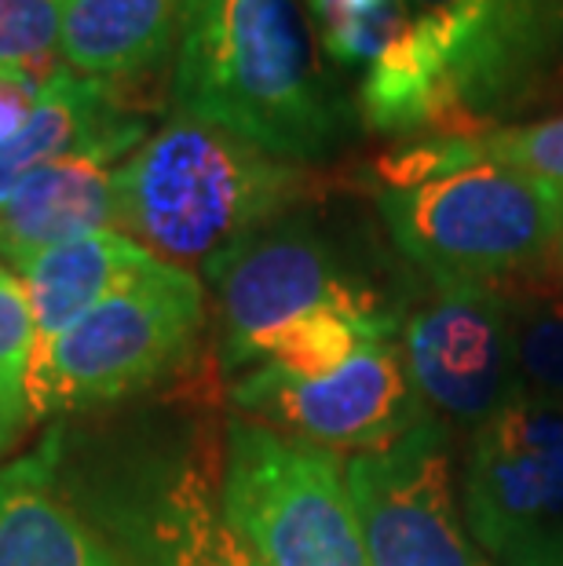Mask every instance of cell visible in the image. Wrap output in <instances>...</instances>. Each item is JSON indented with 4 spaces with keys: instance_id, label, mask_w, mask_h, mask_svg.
Returning <instances> with one entry per match:
<instances>
[{
    "instance_id": "1",
    "label": "cell",
    "mask_w": 563,
    "mask_h": 566,
    "mask_svg": "<svg viewBox=\"0 0 563 566\" xmlns=\"http://www.w3.org/2000/svg\"><path fill=\"white\" fill-rule=\"evenodd\" d=\"M173 103L296 165L326 161L358 117L301 0H184Z\"/></svg>"
},
{
    "instance_id": "2",
    "label": "cell",
    "mask_w": 563,
    "mask_h": 566,
    "mask_svg": "<svg viewBox=\"0 0 563 566\" xmlns=\"http://www.w3.org/2000/svg\"><path fill=\"white\" fill-rule=\"evenodd\" d=\"M117 223L150 256L201 268L285 220L319 190L307 165L234 132L173 114L114 172Z\"/></svg>"
},
{
    "instance_id": "3",
    "label": "cell",
    "mask_w": 563,
    "mask_h": 566,
    "mask_svg": "<svg viewBox=\"0 0 563 566\" xmlns=\"http://www.w3.org/2000/svg\"><path fill=\"white\" fill-rule=\"evenodd\" d=\"M395 252L425 282L512 285L542 271L563 234V190L498 161L414 187H377Z\"/></svg>"
},
{
    "instance_id": "4",
    "label": "cell",
    "mask_w": 563,
    "mask_h": 566,
    "mask_svg": "<svg viewBox=\"0 0 563 566\" xmlns=\"http://www.w3.org/2000/svg\"><path fill=\"white\" fill-rule=\"evenodd\" d=\"M206 325V289L176 263L150 260L59 336L27 384L33 417L132 399L184 369Z\"/></svg>"
},
{
    "instance_id": "5",
    "label": "cell",
    "mask_w": 563,
    "mask_h": 566,
    "mask_svg": "<svg viewBox=\"0 0 563 566\" xmlns=\"http://www.w3.org/2000/svg\"><path fill=\"white\" fill-rule=\"evenodd\" d=\"M223 509L263 566H369L341 457L322 446L231 420Z\"/></svg>"
},
{
    "instance_id": "6",
    "label": "cell",
    "mask_w": 563,
    "mask_h": 566,
    "mask_svg": "<svg viewBox=\"0 0 563 566\" xmlns=\"http://www.w3.org/2000/svg\"><path fill=\"white\" fill-rule=\"evenodd\" d=\"M206 279L217 289L223 373L253 369L263 344L304 311L344 307L369 318L399 315L363 274L352 271L344 252L315 223L293 212L227 249L206 268Z\"/></svg>"
},
{
    "instance_id": "7",
    "label": "cell",
    "mask_w": 563,
    "mask_h": 566,
    "mask_svg": "<svg viewBox=\"0 0 563 566\" xmlns=\"http://www.w3.org/2000/svg\"><path fill=\"white\" fill-rule=\"evenodd\" d=\"M465 523L494 566H563V402L520 395L465 453Z\"/></svg>"
},
{
    "instance_id": "8",
    "label": "cell",
    "mask_w": 563,
    "mask_h": 566,
    "mask_svg": "<svg viewBox=\"0 0 563 566\" xmlns=\"http://www.w3.org/2000/svg\"><path fill=\"white\" fill-rule=\"evenodd\" d=\"M399 352L425 413L479 431L523 395L505 289L428 282L399 311Z\"/></svg>"
},
{
    "instance_id": "9",
    "label": "cell",
    "mask_w": 563,
    "mask_h": 566,
    "mask_svg": "<svg viewBox=\"0 0 563 566\" xmlns=\"http://www.w3.org/2000/svg\"><path fill=\"white\" fill-rule=\"evenodd\" d=\"M344 479L369 566H494L461 515L450 439L436 417L385 450L355 453Z\"/></svg>"
},
{
    "instance_id": "10",
    "label": "cell",
    "mask_w": 563,
    "mask_h": 566,
    "mask_svg": "<svg viewBox=\"0 0 563 566\" xmlns=\"http://www.w3.org/2000/svg\"><path fill=\"white\" fill-rule=\"evenodd\" d=\"M231 402L257 424L322 450H385L406 436L425 406L406 377L399 333L374 340L330 377L296 380L271 366L246 369L231 384Z\"/></svg>"
},
{
    "instance_id": "11",
    "label": "cell",
    "mask_w": 563,
    "mask_h": 566,
    "mask_svg": "<svg viewBox=\"0 0 563 566\" xmlns=\"http://www.w3.org/2000/svg\"><path fill=\"white\" fill-rule=\"evenodd\" d=\"M100 520L136 566H263L223 509V450L201 428L184 453L106 486Z\"/></svg>"
},
{
    "instance_id": "12",
    "label": "cell",
    "mask_w": 563,
    "mask_h": 566,
    "mask_svg": "<svg viewBox=\"0 0 563 566\" xmlns=\"http://www.w3.org/2000/svg\"><path fill=\"white\" fill-rule=\"evenodd\" d=\"M147 139V122L117 99L106 81L55 70L44 81L30 122L8 143H0V205L41 165L77 150H106L125 158Z\"/></svg>"
},
{
    "instance_id": "13",
    "label": "cell",
    "mask_w": 563,
    "mask_h": 566,
    "mask_svg": "<svg viewBox=\"0 0 563 566\" xmlns=\"http://www.w3.org/2000/svg\"><path fill=\"white\" fill-rule=\"evenodd\" d=\"M114 154L77 150L30 172L0 205V256L22 268L44 249L117 223Z\"/></svg>"
},
{
    "instance_id": "14",
    "label": "cell",
    "mask_w": 563,
    "mask_h": 566,
    "mask_svg": "<svg viewBox=\"0 0 563 566\" xmlns=\"http://www.w3.org/2000/svg\"><path fill=\"white\" fill-rule=\"evenodd\" d=\"M59 431L0 468V566H128L55 490Z\"/></svg>"
},
{
    "instance_id": "15",
    "label": "cell",
    "mask_w": 563,
    "mask_h": 566,
    "mask_svg": "<svg viewBox=\"0 0 563 566\" xmlns=\"http://www.w3.org/2000/svg\"><path fill=\"white\" fill-rule=\"evenodd\" d=\"M184 0H63V48L66 66L81 77L106 84L147 81L169 63Z\"/></svg>"
},
{
    "instance_id": "16",
    "label": "cell",
    "mask_w": 563,
    "mask_h": 566,
    "mask_svg": "<svg viewBox=\"0 0 563 566\" xmlns=\"http://www.w3.org/2000/svg\"><path fill=\"white\" fill-rule=\"evenodd\" d=\"M150 256L139 242H132L122 231H95L77 238V242L55 245L38 252L22 268V289H27L30 311H33V358H30V380L44 366L48 352L81 315L114 293L117 285L128 282L139 268H147ZM27 380V384H30Z\"/></svg>"
},
{
    "instance_id": "17",
    "label": "cell",
    "mask_w": 563,
    "mask_h": 566,
    "mask_svg": "<svg viewBox=\"0 0 563 566\" xmlns=\"http://www.w3.org/2000/svg\"><path fill=\"white\" fill-rule=\"evenodd\" d=\"M447 59L465 132L498 125V74L505 0H388Z\"/></svg>"
},
{
    "instance_id": "18",
    "label": "cell",
    "mask_w": 563,
    "mask_h": 566,
    "mask_svg": "<svg viewBox=\"0 0 563 566\" xmlns=\"http://www.w3.org/2000/svg\"><path fill=\"white\" fill-rule=\"evenodd\" d=\"M395 333H399V315L369 318L344 307H315L304 311L301 318L285 322L263 344L257 366H271L296 380H319L352 363L366 344L385 340Z\"/></svg>"
},
{
    "instance_id": "19",
    "label": "cell",
    "mask_w": 563,
    "mask_h": 566,
    "mask_svg": "<svg viewBox=\"0 0 563 566\" xmlns=\"http://www.w3.org/2000/svg\"><path fill=\"white\" fill-rule=\"evenodd\" d=\"M563 66V0H505L498 122L534 111Z\"/></svg>"
},
{
    "instance_id": "20",
    "label": "cell",
    "mask_w": 563,
    "mask_h": 566,
    "mask_svg": "<svg viewBox=\"0 0 563 566\" xmlns=\"http://www.w3.org/2000/svg\"><path fill=\"white\" fill-rule=\"evenodd\" d=\"M501 289L512 307L523 395L563 402V285L531 274Z\"/></svg>"
},
{
    "instance_id": "21",
    "label": "cell",
    "mask_w": 563,
    "mask_h": 566,
    "mask_svg": "<svg viewBox=\"0 0 563 566\" xmlns=\"http://www.w3.org/2000/svg\"><path fill=\"white\" fill-rule=\"evenodd\" d=\"M472 143L479 161H498L563 190V114L531 125H494L472 132Z\"/></svg>"
},
{
    "instance_id": "22",
    "label": "cell",
    "mask_w": 563,
    "mask_h": 566,
    "mask_svg": "<svg viewBox=\"0 0 563 566\" xmlns=\"http://www.w3.org/2000/svg\"><path fill=\"white\" fill-rule=\"evenodd\" d=\"M63 33V0H0V63L48 81Z\"/></svg>"
},
{
    "instance_id": "23",
    "label": "cell",
    "mask_w": 563,
    "mask_h": 566,
    "mask_svg": "<svg viewBox=\"0 0 563 566\" xmlns=\"http://www.w3.org/2000/svg\"><path fill=\"white\" fill-rule=\"evenodd\" d=\"M33 358V311L27 289L11 271L0 268V406L30 409L27 380Z\"/></svg>"
},
{
    "instance_id": "24",
    "label": "cell",
    "mask_w": 563,
    "mask_h": 566,
    "mask_svg": "<svg viewBox=\"0 0 563 566\" xmlns=\"http://www.w3.org/2000/svg\"><path fill=\"white\" fill-rule=\"evenodd\" d=\"M44 81L30 74L27 66L0 63V143H8L15 132L30 122Z\"/></svg>"
},
{
    "instance_id": "25",
    "label": "cell",
    "mask_w": 563,
    "mask_h": 566,
    "mask_svg": "<svg viewBox=\"0 0 563 566\" xmlns=\"http://www.w3.org/2000/svg\"><path fill=\"white\" fill-rule=\"evenodd\" d=\"M30 413L27 409H11V406H0V453L8 450L11 442L19 439V431L27 428Z\"/></svg>"
},
{
    "instance_id": "26",
    "label": "cell",
    "mask_w": 563,
    "mask_h": 566,
    "mask_svg": "<svg viewBox=\"0 0 563 566\" xmlns=\"http://www.w3.org/2000/svg\"><path fill=\"white\" fill-rule=\"evenodd\" d=\"M556 99H563V66L553 74V81H549V88L542 92V103H538V106H549V103H556Z\"/></svg>"
},
{
    "instance_id": "27",
    "label": "cell",
    "mask_w": 563,
    "mask_h": 566,
    "mask_svg": "<svg viewBox=\"0 0 563 566\" xmlns=\"http://www.w3.org/2000/svg\"><path fill=\"white\" fill-rule=\"evenodd\" d=\"M556 260H560V268H563V234H560V245H556Z\"/></svg>"
}]
</instances>
